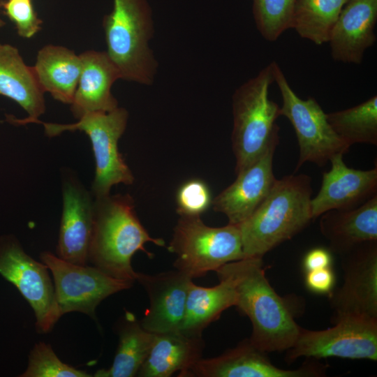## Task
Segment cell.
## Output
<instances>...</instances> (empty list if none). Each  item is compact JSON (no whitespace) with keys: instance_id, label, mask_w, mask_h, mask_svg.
<instances>
[{"instance_id":"obj_1","label":"cell","mask_w":377,"mask_h":377,"mask_svg":"<svg viewBox=\"0 0 377 377\" xmlns=\"http://www.w3.org/2000/svg\"><path fill=\"white\" fill-rule=\"evenodd\" d=\"M216 273L226 279L235 292V304L252 324L251 342L266 353L287 350L300 332L285 299L265 276L263 258L250 257L228 263Z\"/></svg>"},{"instance_id":"obj_2","label":"cell","mask_w":377,"mask_h":377,"mask_svg":"<svg viewBox=\"0 0 377 377\" xmlns=\"http://www.w3.org/2000/svg\"><path fill=\"white\" fill-rule=\"evenodd\" d=\"M147 242L164 246L163 239L154 238L138 219L133 198L128 194H110L94 198V225L89 249L88 263L117 279L136 281L131 265L138 251L149 258Z\"/></svg>"},{"instance_id":"obj_3","label":"cell","mask_w":377,"mask_h":377,"mask_svg":"<svg viewBox=\"0 0 377 377\" xmlns=\"http://www.w3.org/2000/svg\"><path fill=\"white\" fill-rule=\"evenodd\" d=\"M311 182L304 174L276 179L261 204L239 224L244 258H263L309 225L313 219Z\"/></svg>"},{"instance_id":"obj_4","label":"cell","mask_w":377,"mask_h":377,"mask_svg":"<svg viewBox=\"0 0 377 377\" xmlns=\"http://www.w3.org/2000/svg\"><path fill=\"white\" fill-rule=\"evenodd\" d=\"M105 51L120 79L151 85L158 62L149 46L154 24L146 0H113V8L103 20Z\"/></svg>"},{"instance_id":"obj_5","label":"cell","mask_w":377,"mask_h":377,"mask_svg":"<svg viewBox=\"0 0 377 377\" xmlns=\"http://www.w3.org/2000/svg\"><path fill=\"white\" fill-rule=\"evenodd\" d=\"M274 82L272 63L236 89L232 97V147L237 175L254 162L279 138L276 123L280 107L269 98Z\"/></svg>"},{"instance_id":"obj_6","label":"cell","mask_w":377,"mask_h":377,"mask_svg":"<svg viewBox=\"0 0 377 377\" xmlns=\"http://www.w3.org/2000/svg\"><path fill=\"white\" fill-rule=\"evenodd\" d=\"M168 249L175 269L193 279L244 258L239 225L210 227L199 216H179Z\"/></svg>"},{"instance_id":"obj_7","label":"cell","mask_w":377,"mask_h":377,"mask_svg":"<svg viewBox=\"0 0 377 377\" xmlns=\"http://www.w3.org/2000/svg\"><path fill=\"white\" fill-rule=\"evenodd\" d=\"M128 119V111L117 107L107 112L87 113L73 124L46 123L39 119L32 123L43 124L49 137L74 131H83L89 136L96 161L91 186V194L96 198L109 195L114 185H129L134 181L133 175L118 149V142L126 128Z\"/></svg>"},{"instance_id":"obj_8","label":"cell","mask_w":377,"mask_h":377,"mask_svg":"<svg viewBox=\"0 0 377 377\" xmlns=\"http://www.w3.org/2000/svg\"><path fill=\"white\" fill-rule=\"evenodd\" d=\"M272 65L274 80L282 98L281 116L286 117L292 124L300 148L295 171L306 162L322 167L333 156L346 153L350 146L333 130L317 101L313 97L300 98L278 64L274 61Z\"/></svg>"},{"instance_id":"obj_9","label":"cell","mask_w":377,"mask_h":377,"mask_svg":"<svg viewBox=\"0 0 377 377\" xmlns=\"http://www.w3.org/2000/svg\"><path fill=\"white\" fill-rule=\"evenodd\" d=\"M50 269L35 260L13 235L0 237V275L16 287L32 308L36 329L50 332L60 317Z\"/></svg>"},{"instance_id":"obj_10","label":"cell","mask_w":377,"mask_h":377,"mask_svg":"<svg viewBox=\"0 0 377 377\" xmlns=\"http://www.w3.org/2000/svg\"><path fill=\"white\" fill-rule=\"evenodd\" d=\"M40 258L52 275L61 315L80 312L95 320L96 309L103 300L134 283L115 279L94 266L68 262L49 251L42 252Z\"/></svg>"},{"instance_id":"obj_11","label":"cell","mask_w":377,"mask_h":377,"mask_svg":"<svg viewBox=\"0 0 377 377\" xmlns=\"http://www.w3.org/2000/svg\"><path fill=\"white\" fill-rule=\"evenodd\" d=\"M323 330L300 327L293 346L287 350L286 359L339 357L377 360V320L347 317Z\"/></svg>"},{"instance_id":"obj_12","label":"cell","mask_w":377,"mask_h":377,"mask_svg":"<svg viewBox=\"0 0 377 377\" xmlns=\"http://www.w3.org/2000/svg\"><path fill=\"white\" fill-rule=\"evenodd\" d=\"M340 256L343 281L328 294L334 323L347 317L377 320V241L358 244Z\"/></svg>"},{"instance_id":"obj_13","label":"cell","mask_w":377,"mask_h":377,"mask_svg":"<svg viewBox=\"0 0 377 377\" xmlns=\"http://www.w3.org/2000/svg\"><path fill=\"white\" fill-rule=\"evenodd\" d=\"M324 365L307 362L296 369H284L272 363L267 353L246 339L221 355L200 358L184 377H318Z\"/></svg>"},{"instance_id":"obj_14","label":"cell","mask_w":377,"mask_h":377,"mask_svg":"<svg viewBox=\"0 0 377 377\" xmlns=\"http://www.w3.org/2000/svg\"><path fill=\"white\" fill-rule=\"evenodd\" d=\"M279 138L273 140L251 165L237 174L235 180L212 200L216 212L226 216L228 223L239 225L267 197L276 178L273 158Z\"/></svg>"},{"instance_id":"obj_15","label":"cell","mask_w":377,"mask_h":377,"mask_svg":"<svg viewBox=\"0 0 377 377\" xmlns=\"http://www.w3.org/2000/svg\"><path fill=\"white\" fill-rule=\"evenodd\" d=\"M136 281L149 300V306L140 320L142 327L153 334L179 332L193 279L175 269L156 274L138 272Z\"/></svg>"},{"instance_id":"obj_16","label":"cell","mask_w":377,"mask_h":377,"mask_svg":"<svg viewBox=\"0 0 377 377\" xmlns=\"http://www.w3.org/2000/svg\"><path fill=\"white\" fill-rule=\"evenodd\" d=\"M63 209L57 256L70 263L88 265L94 225V200L75 178H65Z\"/></svg>"},{"instance_id":"obj_17","label":"cell","mask_w":377,"mask_h":377,"mask_svg":"<svg viewBox=\"0 0 377 377\" xmlns=\"http://www.w3.org/2000/svg\"><path fill=\"white\" fill-rule=\"evenodd\" d=\"M343 156H333L331 168L323 173L320 191L311 201L313 219L330 210L355 208L377 194V167L367 170L351 168Z\"/></svg>"},{"instance_id":"obj_18","label":"cell","mask_w":377,"mask_h":377,"mask_svg":"<svg viewBox=\"0 0 377 377\" xmlns=\"http://www.w3.org/2000/svg\"><path fill=\"white\" fill-rule=\"evenodd\" d=\"M377 0H348L332 30L328 43L336 61L360 64L376 42Z\"/></svg>"},{"instance_id":"obj_19","label":"cell","mask_w":377,"mask_h":377,"mask_svg":"<svg viewBox=\"0 0 377 377\" xmlns=\"http://www.w3.org/2000/svg\"><path fill=\"white\" fill-rule=\"evenodd\" d=\"M80 57L82 71L71 104L73 116L78 119L87 113L107 112L119 107L111 89L120 75L107 52L88 50Z\"/></svg>"},{"instance_id":"obj_20","label":"cell","mask_w":377,"mask_h":377,"mask_svg":"<svg viewBox=\"0 0 377 377\" xmlns=\"http://www.w3.org/2000/svg\"><path fill=\"white\" fill-rule=\"evenodd\" d=\"M0 95L16 102L28 114V117L22 119L7 115V120L13 124L32 123L45 111L44 92L37 81L32 66L25 64L16 47L1 43Z\"/></svg>"},{"instance_id":"obj_21","label":"cell","mask_w":377,"mask_h":377,"mask_svg":"<svg viewBox=\"0 0 377 377\" xmlns=\"http://www.w3.org/2000/svg\"><path fill=\"white\" fill-rule=\"evenodd\" d=\"M319 226L330 251L339 255L358 244L377 241V194L355 208L325 212Z\"/></svg>"},{"instance_id":"obj_22","label":"cell","mask_w":377,"mask_h":377,"mask_svg":"<svg viewBox=\"0 0 377 377\" xmlns=\"http://www.w3.org/2000/svg\"><path fill=\"white\" fill-rule=\"evenodd\" d=\"M202 337L177 332L155 334L147 358L139 369L140 377H169L175 372L184 377L200 358L204 348Z\"/></svg>"},{"instance_id":"obj_23","label":"cell","mask_w":377,"mask_h":377,"mask_svg":"<svg viewBox=\"0 0 377 377\" xmlns=\"http://www.w3.org/2000/svg\"><path fill=\"white\" fill-rule=\"evenodd\" d=\"M32 68L44 93L72 103L82 71L80 54L64 46L47 45L38 52Z\"/></svg>"},{"instance_id":"obj_24","label":"cell","mask_w":377,"mask_h":377,"mask_svg":"<svg viewBox=\"0 0 377 377\" xmlns=\"http://www.w3.org/2000/svg\"><path fill=\"white\" fill-rule=\"evenodd\" d=\"M219 283L202 287L191 282L184 319L179 330L190 337H202L203 330L216 320L227 309L235 304V292L231 283L220 278Z\"/></svg>"},{"instance_id":"obj_25","label":"cell","mask_w":377,"mask_h":377,"mask_svg":"<svg viewBox=\"0 0 377 377\" xmlns=\"http://www.w3.org/2000/svg\"><path fill=\"white\" fill-rule=\"evenodd\" d=\"M155 334L145 330L134 314L126 311L119 328V345L112 365L95 377H133L147 358Z\"/></svg>"},{"instance_id":"obj_26","label":"cell","mask_w":377,"mask_h":377,"mask_svg":"<svg viewBox=\"0 0 377 377\" xmlns=\"http://www.w3.org/2000/svg\"><path fill=\"white\" fill-rule=\"evenodd\" d=\"M348 0H297L291 28L320 45L328 43L332 30Z\"/></svg>"},{"instance_id":"obj_27","label":"cell","mask_w":377,"mask_h":377,"mask_svg":"<svg viewBox=\"0 0 377 377\" xmlns=\"http://www.w3.org/2000/svg\"><path fill=\"white\" fill-rule=\"evenodd\" d=\"M335 133L348 145H377V96L354 107L327 114Z\"/></svg>"},{"instance_id":"obj_28","label":"cell","mask_w":377,"mask_h":377,"mask_svg":"<svg viewBox=\"0 0 377 377\" xmlns=\"http://www.w3.org/2000/svg\"><path fill=\"white\" fill-rule=\"evenodd\" d=\"M297 0H253L256 26L267 41L274 42L291 28Z\"/></svg>"},{"instance_id":"obj_29","label":"cell","mask_w":377,"mask_h":377,"mask_svg":"<svg viewBox=\"0 0 377 377\" xmlns=\"http://www.w3.org/2000/svg\"><path fill=\"white\" fill-rule=\"evenodd\" d=\"M20 377H89L91 375L60 360L50 344L40 341L33 347L26 371Z\"/></svg>"},{"instance_id":"obj_30","label":"cell","mask_w":377,"mask_h":377,"mask_svg":"<svg viewBox=\"0 0 377 377\" xmlns=\"http://www.w3.org/2000/svg\"><path fill=\"white\" fill-rule=\"evenodd\" d=\"M212 198L206 182L192 179L184 182L176 195L177 212L179 216H199L212 205Z\"/></svg>"},{"instance_id":"obj_31","label":"cell","mask_w":377,"mask_h":377,"mask_svg":"<svg viewBox=\"0 0 377 377\" xmlns=\"http://www.w3.org/2000/svg\"><path fill=\"white\" fill-rule=\"evenodd\" d=\"M1 4L20 37L31 38L42 29L43 21L38 17L31 0H6Z\"/></svg>"},{"instance_id":"obj_32","label":"cell","mask_w":377,"mask_h":377,"mask_svg":"<svg viewBox=\"0 0 377 377\" xmlns=\"http://www.w3.org/2000/svg\"><path fill=\"white\" fill-rule=\"evenodd\" d=\"M334 282L335 276L331 267L306 272L305 283L312 292L329 294L333 290Z\"/></svg>"},{"instance_id":"obj_33","label":"cell","mask_w":377,"mask_h":377,"mask_svg":"<svg viewBox=\"0 0 377 377\" xmlns=\"http://www.w3.org/2000/svg\"><path fill=\"white\" fill-rule=\"evenodd\" d=\"M332 257L330 250L317 247L309 251L303 258V267L306 272L331 267Z\"/></svg>"},{"instance_id":"obj_34","label":"cell","mask_w":377,"mask_h":377,"mask_svg":"<svg viewBox=\"0 0 377 377\" xmlns=\"http://www.w3.org/2000/svg\"><path fill=\"white\" fill-rule=\"evenodd\" d=\"M1 4L0 1V29H2L5 25L6 22L1 17Z\"/></svg>"}]
</instances>
